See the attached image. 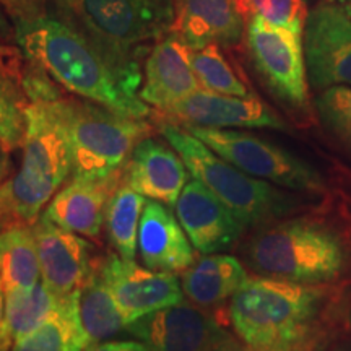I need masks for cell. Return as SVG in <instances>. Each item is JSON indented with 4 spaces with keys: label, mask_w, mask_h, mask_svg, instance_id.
I'll list each match as a JSON object with an SVG mask.
<instances>
[{
    "label": "cell",
    "mask_w": 351,
    "mask_h": 351,
    "mask_svg": "<svg viewBox=\"0 0 351 351\" xmlns=\"http://www.w3.org/2000/svg\"><path fill=\"white\" fill-rule=\"evenodd\" d=\"M13 20L15 43L23 56L69 93L122 116H152L148 104L132 93L98 47L64 16L41 12Z\"/></svg>",
    "instance_id": "1"
},
{
    "label": "cell",
    "mask_w": 351,
    "mask_h": 351,
    "mask_svg": "<svg viewBox=\"0 0 351 351\" xmlns=\"http://www.w3.org/2000/svg\"><path fill=\"white\" fill-rule=\"evenodd\" d=\"M326 293L320 285L249 278L231 298V326L239 340L261 351H319Z\"/></svg>",
    "instance_id": "2"
},
{
    "label": "cell",
    "mask_w": 351,
    "mask_h": 351,
    "mask_svg": "<svg viewBox=\"0 0 351 351\" xmlns=\"http://www.w3.org/2000/svg\"><path fill=\"white\" fill-rule=\"evenodd\" d=\"M247 265L262 276L301 285L337 282L350 267V249L335 228L309 217L263 225L244 245Z\"/></svg>",
    "instance_id": "3"
},
{
    "label": "cell",
    "mask_w": 351,
    "mask_h": 351,
    "mask_svg": "<svg viewBox=\"0 0 351 351\" xmlns=\"http://www.w3.org/2000/svg\"><path fill=\"white\" fill-rule=\"evenodd\" d=\"M64 19L75 25L119 77L137 95L138 59L150 43L168 34L174 23V0H62Z\"/></svg>",
    "instance_id": "4"
},
{
    "label": "cell",
    "mask_w": 351,
    "mask_h": 351,
    "mask_svg": "<svg viewBox=\"0 0 351 351\" xmlns=\"http://www.w3.org/2000/svg\"><path fill=\"white\" fill-rule=\"evenodd\" d=\"M155 119L158 132L181 155L192 178L210 189L244 228L269 225L302 207L296 192L244 173L176 122Z\"/></svg>",
    "instance_id": "5"
},
{
    "label": "cell",
    "mask_w": 351,
    "mask_h": 351,
    "mask_svg": "<svg viewBox=\"0 0 351 351\" xmlns=\"http://www.w3.org/2000/svg\"><path fill=\"white\" fill-rule=\"evenodd\" d=\"M25 119L21 166L0 186L8 213V226H33L47 202H51L72 173L67 137L47 104H26Z\"/></svg>",
    "instance_id": "6"
},
{
    "label": "cell",
    "mask_w": 351,
    "mask_h": 351,
    "mask_svg": "<svg viewBox=\"0 0 351 351\" xmlns=\"http://www.w3.org/2000/svg\"><path fill=\"white\" fill-rule=\"evenodd\" d=\"M46 104L67 137L73 178H106L127 163L137 143L153 130L145 119L122 116L83 98L62 95Z\"/></svg>",
    "instance_id": "7"
},
{
    "label": "cell",
    "mask_w": 351,
    "mask_h": 351,
    "mask_svg": "<svg viewBox=\"0 0 351 351\" xmlns=\"http://www.w3.org/2000/svg\"><path fill=\"white\" fill-rule=\"evenodd\" d=\"M181 125V124H179ZM244 173L293 192L320 194L326 181L313 165L249 132L181 125Z\"/></svg>",
    "instance_id": "8"
},
{
    "label": "cell",
    "mask_w": 351,
    "mask_h": 351,
    "mask_svg": "<svg viewBox=\"0 0 351 351\" xmlns=\"http://www.w3.org/2000/svg\"><path fill=\"white\" fill-rule=\"evenodd\" d=\"M301 36V33L258 16L245 23V43L257 72L270 90L293 108L307 104V70Z\"/></svg>",
    "instance_id": "9"
},
{
    "label": "cell",
    "mask_w": 351,
    "mask_h": 351,
    "mask_svg": "<svg viewBox=\"0 0 351 351\" xmlns=\"http://www.w3.org/2000/svg\"><path fill=\"white\" fill-rule=\"evenodd\" d=\"M125 332L150 351H223L232 339L210 311L186 301L127 324Z\"/></svg>",
    "instance_id": "10"
},
{
    "label": "cell",
    "mask_w": 351,
    "mask_h": 351,
    "mask_svg": "<svg viewBox=\"0 0 351 351\" xmlns=\"http://www.w3.org/2000/svg\"><path fill=\"white\" fill-rule=\"evenodd\" d=\"M304 59L315 88L351 86V15L341 5L319 3L304 23Z\"/></svg>",
    "instance_id": "11"
},
{
    "label": "cell",
    "mask_w": 351,
    "mask_h": 351,
    "mask_svg": "<svg viewBox=\"0 0 351 351\" xmlns=\"http://www.w3.org/2000/svg\"><path fill=\"white\" fill-rule=\"evenodd\" d=\"M98 265L127 324L184 301L174 274L142 267L119 254L98 258Z\"/></svg>",
    "instance_id": "12"
},
{
    "label": "cell",
    "mask_w": 351,
    "mask_h": 351,
    "mask_svg": "<svg viewBox=\"0 0 351 351\" xmlns=\"http://www.w3.org/2000/svg\"><path fill=\"white\" fill-rule=\"evenodd\" d=\"M155 116L181 125L287 130L282 117L257 96L221 95L204 88L179 99L165 111L156 112Z\"/></svg>",
    "instance_id": "13"
},
{
    "label": "cell",
    "mask_w": 351,
    "mask_h": 351,
    "mask_svg": "<svg viewBox=\"0 0 351 351\" xmlns=\"http://www.w3.org/2000/svg\"><path fill=\"white\" fill-rule=\"evenodd\" d=\"M41 280L56 296L64 298L82 291L90 275L93 245L77 232L54 225L43 215L34 221Z\"/></svg>",
    "instance_id": "14"
},
{
    "label": "cell",
    "mask_w": 351,
    "mask_h": 351,
    "mask_svg": "<svg viewBox=\"0 0 351 351\" xmlns=\"http://www.w3.org/2000/svg\"><path fill=\"white\" fill-rule=\"evenodd\" d=\"M174 208L191 244L204 256L231 247L245 230L231 210L195 178L182 189Z\"/></svg>",
    "instance_id": "15"
},
{
    "label": "cell",
    "mask_w": 351,
    "mask_h": 351,
    "mask_svg": "<svg viewBox=\"0 0 351 351\" xmlns=\"http://www.w3.org/2000/svg\"><path fill=\"white\" fill-rule=\"evenodd\" d=\"M191 47L173 32L153 43L145 60L140 99L161 112L200 90L191 64Z\"/></svg>",
    "instance_id": "16"
},
{
    "label": "cell",
    "mask_w": 351,
    "mask_h": 351,
    "mask_svg": "<svg viewBox=\"0 0 351 351\" xmlns=\"http://www.w3.org/2000/svg\"><path fill=\"white\" fill-rule=\"evenodd\" d=\"M124 176L125 165L101 179L72 178L52 197L43 217L77 234L98 239L106 219L108 202Z\"/></svg>",
    "instance_id": "17"
},
{
    "label": "cell",
    "mask_w": 351,
    "mask_h": 351,
    "mask_svg": "<svg viewBox=\"0 0 351 351\" xmlns=\"http://www.w3.org/2000/svg\"><path fill=\"white\" fill-rule=\"evenodd\" d=\"M245 20L236 0H174V23L178 34L192 51L208 44L236 46L243 39Z\"/></svg>",
    "instance_id": "18"
},
{
    "label": "cell",
    "mask_w": 351,
    "mask_h": 351,
    "mask_svg": "<svg viewBox=\"0 0 351 351\" xmlns=\"http://www.w3.org/2000/svg\"><path fill=\"white\" fill-rule=\"evenodd\" d=\"M189 169L173 147L145 137L125 163V179L143 197L174 207L186 187Z\"/></svg>",
    "instance_id": "19"
},
{
    "label": "cell",
    "mask_w": 351,
    "mask_h": 351,
    "mask_svg": "<svg viewBox=\"0 0 351 351\" xmlns=\"http://www.w3.org/2000/svg\"><path fill=\"white\" fill-rule=\"evenodd\" d=\"M138 252L145 267L156 271L182 274L195 262L194 245L166 204H145L138 226Z\"/></svg>",
    "instance_id": "20"
},
{
    "label": "cell",
    "mask_w": 351,
    "mask_h": 351,
    "mask_svg": "<svg viewBox=\"0 0 351 351\" xmlns=\"http://www.w3.org/2000/svg\"><path fill=\"white\" fill-rule=\"evenodd\" d=\"M249 276L239 258L226 254H205L182 271V291L192 304L215 309L231 300Z\"/></svg>",
    "instance_id": "21"
},
{
    "label": "cell",
    "mask_w": 351,
    "mask_h": 351,
    "mask_svg": "<svg viewBox=\"0 0 351 351\" xmlns=\"http://www.w3.org/2000/svg\"><path fill=\"white\" fill-rule=\"evenodd\" d=\"M88 337L80 317V291L60 298L56 311L36 330L16 340L12 351H86Z\"/></svg>",
    "instance_id": "22"
},
{
    "label": "cell",
    "mask_w": 351,
    "mask_h": 351,
    "mask_svg": "<svg viewBox=\"0 0 351 351\" xmlns=\"http://www.w3.org/2000/svg\"><path fill=\"white\" fill-rule=\"evenodd\" d=\"M80 317L88 346L111 340L127 328L124 315L101 274L98 258H93L90 275L80 291Z\"/></svg>",
    "instance_id": "23"
},
{
    "label": "cell",
    "mask_w": 351,
    "mask_h": 351,
    "mask_svg": "<svg viewBox=\"0 0 351 351\" xmlns=\"http://www.w3.org/2000/svg\"><path fill=\"white\" fill-rule=\"evenodd\" d=\"M0 282L3 293L32 289L41 282L33 228L12 225L0 230Z\"/></svg>",
    "instance_id": "24"
},
{
    "label": "cell",
    "mask_w": 351,
    "mask_h": 351,
    "mask_svg": "<svg viewBox=\"0 0 351 351\" xmlns=\"http://www.w3.org/2000/svg\"><path fill=\"white\" fill-rule=\"evenodd\" d=\"M145 208V197L127 182L125 176L106 207V232L109 243L117 254L127 261H134L138 247V226Z\"/></svg>",
    "instance_id": "25"
},
{
    "label": "cell",
    "mask_w": 351,
    "mask_h": 351,
    "mask_svg": "<svg viewBox=\"0 0 351 351\" xmlns=\"http://www.w3.org/2000/svg\"><path fill=\"white\" fill-rule=\"evenodd\" d=\"M60 298L56 296L43 280L32 289L5 293V315L13 340L36 330L49 315L54 313Z\"/></svg>",
    "instance_id": "26"
},
{
    "label": "cell",
    "mask_w": 351,
    "mask_h": 351,
    "mask_svg": "<svg viewBox=\"0 0 351 351\" xmlns=\"http://www.w3.org/2000/svg\"><path fill=\"white\" fill-rule=\"evenodd\" d=\"M191 64L204 90L231 96L251 95L218 44H208L202 49L192 51Z\"/></svg>",
    "instance_id": "27"
},
{
    "label": "cell",
    "mask_w": 351,
    "mask_h": 351,
    "mask_svg": "<svg viewBox=\"0 0 351 351\" xmlns=\"http://www.w3.org/2000/svg\"><path fill=\"white\" fill-rule=\"evenodd\" d=\"M245 23L251 19H263L293 32H304L307 16L306 0H236Z\"/></svg>",
    "instance_id": "28"
},
{
    "label": "cell",
    "mask_w": 351,
    "mask_h": 351,
    "mask_svg": "<svg viewBox=\"0 0 351 351\" xmlns=\"http://www.w3.org/2000/svg\"><path fill=\"white\" fill-rule=\"evenodd\" d=\"M26 104L19 88L10 83H0V142L10 152L23 145Z\"/></svg>",
    "instance_id": "29"
},
{
    "label": "cell",
    "mask_w": 351,
    "mask_h": 351,
    "mask_svg": "<svg viewBox=\"0 0 351 351\" xmlns=\"http://www.w3.org/2000/svg\"><path fill=\"white\" fill-rule=\"evenodd\" d=\"M317 108L328 127L351 143V86H330L319 96Z\"/></svg>",
    "instance_id": "30"
},
{
    "label": "cell",
    "mask_w": 351,
    "mask_h": 351,
    "mask_svg": "<svg viewBox=\"0 0 351 351\" xmlns=\"http://www.w3.org/2000/svg\"><path fill=\"white\" fill-rule=\"evenodd\" d=\"M0 3L12 13L13 19L38 15L44 7V0H0Z\"/></svg>",
    "instance_id": "31"
},
{
    "label": "cell",
    "mask_w": 351,
    "mask_h": 351,
    "mask_svg": "<svg viewBox=\"0 0 351 351\" xmlns=\"http://www.w3.org/2000/svg\"><path fill=\"white\" fill-rule=\"evenodd\" d=\"M86 351H150L148 346L140 341L130 340H108L101 341V343L88 346Z\"/></svg>",
    "instance_id": "32"
},
{
    "label": "cell",
    "mask_w": 351,
    "mask_h": 351,
    "mask_svg": "<svg viewBox=\"0 0 351 351\" xmlns=\"http://www.w3.org/2000/svg\"><path fill=\"white\" fill-rule=\"evenodd\" d=\"M13 343L15 340H13L5 315V293H3L2 282H0V351H10Z\"/></svg>",
    "instance_id": "33"
},
{
    "label": "cell",
    "mask_w": 351,
    "mask_h": 351,
    "mask_svg": "<svg viewBox=\"0 0 351 351\" xmlns=\"http://www.w3.org/2000/svg\"><path fill=\"white\" fill-rule=\"evenodd\" d=\"M12 176V161H10V150L0 142V186L7 181Z\"/></svg>",
    "instance_id": "34"
},
{
    "label": "cell",
    "mask_w": 351,
    "mask_h": 351,
    "mask_svg": "<svg viewBox=\"0 0 351 351\" xmlns=\"http://www.w3.org/2000/svg\"><path fill=\"white\" fill-rule=\"evenodd\" d=\"M12 39H15V28H12L10 23H8L7 16L3 15L2 7H0V43H8Z\"/></svg>",
    "instance_id": "35"
},
{
    "label": "cell",
    "mask_w": 351,
    "mask_h": 351,
    "mask_svg": "<svg viewBox=\"0 0 351 351\" xmlns=\"http://www.w3.org/2000/svg\"><path fill=\"white\" fill-rule=\"evenodd\" d=\"M223 351H261V350L252 348V346L245 345L243 340H238L236 337H232V339L225 345Z\"/></svg>",
    "instance_id": "36"
},
{
    "label": "cell",
    "mask_w": 351,
    "mask_h": 351,
    "mask_svg": "<svg viewBox=\"0 0 351 351\" xmlns=\"http://www.w3.org/2000/svg\"><path fill=\"white\" fill-rule=\"evenodd\" d=\"M8 226V213H7V207L5 202H3L2 197V191H0V230Z\"/></svg>",
    "instance_id": "37"
},
{
    "label": "cell",
    "mask_w": 351,
    "mask_h": 351,
    "mask_svg": "<svg viewBox=\"0 0 351 351\" xmlns=\"http://www.w3.org/2000/svg\"><path fill=\"white\" fill-rule=\"evenodd\" d=\"M328 351H351V345H348V343H345V345H339V346H333L332 350H328Z\"/></svg>",
    "instance_id": "38"
},
{
    "label": "cell",
    "mask_w": 351,
    "mask_h": 351,
    "mask_svg": "<svg viewBox=\"0 0 351 351\" xmlns=\"http://www.w3.org/2000/svg\"><path fill=\"white\" fill-rule=\"evenodd\" d=\"M339 2H340V5L343 7L345 10L351 15V0H339Z\"/></svg>",
    "instance_id": "39"
},
{
    "label": "cell",
    "mask_w": 351,
    "mask_h": 351,
    "mask_svg": "<svg viewBox=\"0 0 351 351\" xmlns=\"http://www.w3.org/2000/svg\"><path fill=\"white\" fill-rule=\"evenodd\" d=\"M0 83H10V82H8L7 78H5V75H3L2 67H0ZM10 85H13V83H10ZM13 86H15V85H13Z\"/></svg>",
    "instance_id": "40"
},
{
    "label": "cell",
    "mask_w": 351,
    "mask_h": 351,
    "mask_svg": "<svg viewBox=\"0 0 351 351\" xmlns=\"http://www.w3.org/2000/svg\"><path fill=\"white\" fill-rule=\"evenodd\" d=\"M348 324H350V327H351V309H350V313H348Z\"/></svg>",
    "instance_id": "41"
}]
</instances>
